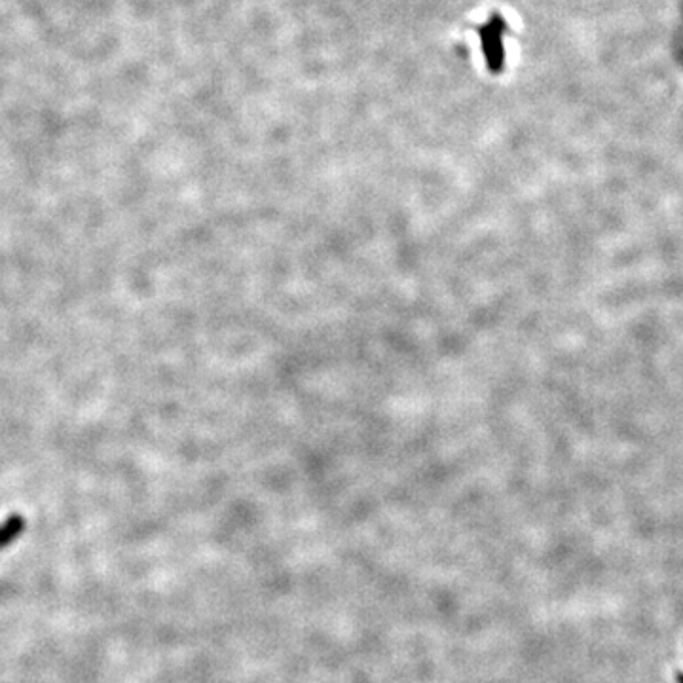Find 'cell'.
<instances>
[{
  "mask_svg": "<svg viewBox=\"0 0 683 683\" xmlns=\"http://www.w3.org/2000/svg\"><path fill=\"white\" fill-rule=\"evenodd\" d=\"M25 528V520L21 515H10L4 522L0 524V551L10 545L14 539L21 536Z\"/></svg>",
  "mask_w": 683,
  "mask_h": 683,
  "instance_id": "1",
  "label": "cell"
}]
</instances>
